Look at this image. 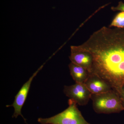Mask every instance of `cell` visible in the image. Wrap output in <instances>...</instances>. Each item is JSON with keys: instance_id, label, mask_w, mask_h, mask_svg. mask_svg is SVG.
Returning a JSON list of instances; mask_svg holds the SVG:
<instances>
[{"instance_id": "cell-1", "label": "cell", "mask_w": 124, "mask_h": 124, "mask_svg": "<svg viewBox=\"0 0 124 124\" xmlns=\"http://www.w3.org/2000/svg\"><path fill=\"white\" fill-rule=\"evenodd\" d=\"M72 46L91 54L90 73L104 80L119 95L124 85V28L102 27L82 44Z\"/></svg>"}, {"instance_id": "cell-2", "label": "cell", "mask_w": 124, "mask_h": 124, "mask_svg": "<svg viewBox=\"0 0 124 124\" xmlns=\"http://www.w3.org/2000/svg\"><path fill=\"white\" fill-rule=\"evenodd\" d=\"M94 110L98 114L119 113L124 111L119 95L113 89L99 94H92Z\"/></svg>"}, {"instance_id": "cell-3", "label": "cell", "mask_w": 124, "mask_h": 124, "mask_svg": "<svg viewBox=\"0 0 124 124\" xmlns=\"http://www.w3.org/2000/svg\"><path fill=\"white\" fill-rule=\"evenodd\" d=\"M68 104V108L61 113L48 118L40 117L38 122L41 124H91L85 119L75 102L70 99Z\"/></svg>"}, {"instance_id": "cell-4", "label": "cell", "mask_w": 124, "mask_h": 124, "mask_svg": "<svg viewBox=\"0 0 124 124\" xmlns=\"http://www.w3.org/2000/svg\"><path fill=\"white\" fill-rule=\"evenodd\" d=\"M63 92L67 97L80 106H85L88 104L92 94L82 83H76L72 85H65Z\"/></svg>"}, {"instance_id": "cell-5", "label": "cell", "mask_w": 124, "mask_h": 124, "mask_svg": "<svg viewBox=\"0 0 124 124\" xmlns=\"http://www.w3.org/2000/svg\"><path fill=\"white\" fill-rule=\"evenodd\" d=\"M41 68V67L40 68V69L33 73L29 80L23 85L16 95L13 104L11 105L7 106V107H13L14 109V112L12 116L13 117L16 118L18 116H20L23 118L25 122H26V120L22 114V108L26 100L32 82Z\"/></svg>"}, {"instance_id": "cell-6", "label": "cell", "mask_w": 124, "mask_h": 124, "mask_svg": "<svg viewBox=\"0 0 124 124\" xmlns=\"http://www.w3.org/2000/svg\"><path fill=\"white\" fill-rule=\"evenodd\" d=\"M84 84L92 94H99L113 89L104 80L91 73Z\"/></svg>"}, {"instance_id": "cell-7", "label": "cell", "mask_w": 124, "mask_h": 124, "mask_svg": "<svg viewBox=\"0 0 124 124\" xmlns=\"http://www.w3.org/2000/svg\"><path fill=\"white\" fill-rule=\"evenodd\" d=\"M70 51L69 58L71 62L84 68L90 72L93 63L91 54L86 51L78 50L71 46Z\"/></svg>"}, {"instance_id": "cell-8", "label": "cell", "mask_w": 124, "mask_h": 124, "mask_svg": "<svg viewBox=\"0 0 124 124\" xmlns=\"http://www.w3.org/2000/svg\"><path fill=\"white\" fill-rule=\"evenodd\" d=\"M69 67L71 76L76 83L84 84L89 76L87 69L73 62H71Z\"/></svg>"}, {"instance_id": "cell-9", "label": "cell", "mask_w": 124, "mask_h": 124, "mask_svg": "<svg viewBox=\"0 0 124 124\" xmlns=\"http://www.w3.org/2000/svg\"><path fill=\"white\" fill-rule=\"evenodd\" d=\"M119 28H124V12L121 11L116 15L109 26Z\"/></svg>"}, {"instance_id": "cell-10", "label": "cell", "mask_w": 124, "mask_h": 124, "mask_svg": "<svg viewBox=\"0 0 124 124\" xmlns=\"http://www.w3.org/2000/svg\"><path fill=\"white\" fill-rule=\"evenodd\" d=\"M111 9L113 11H120L124 12V3L122 1L118 3L117 6L116 7H112Z\"/></svg>"}, {"instance_id": "cell-11", "label": "cell", "mask_w": 124, "mask_h": 124, "mask_svg": "<svg viewBox=\"0 0 124 124\" xmlns=\"http://www.w3.org/2000/svg\"><path fill=\"white\" fill-rule=\"evenodd\" d=\"M119 95L122 102V104L124 107V85L122 87Z\"/></svg>"}]
</instances>
